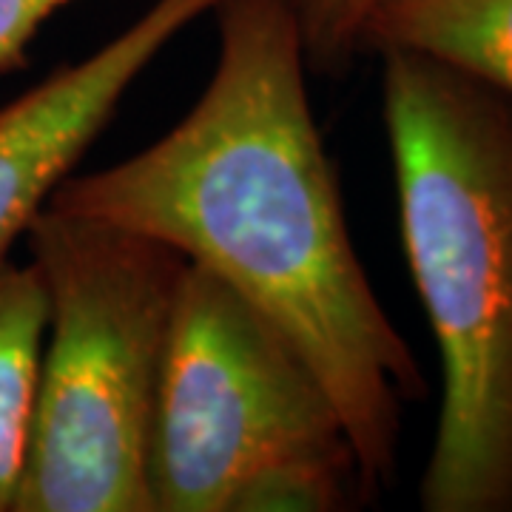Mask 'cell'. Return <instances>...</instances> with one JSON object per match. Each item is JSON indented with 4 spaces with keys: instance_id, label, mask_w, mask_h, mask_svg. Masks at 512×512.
Listing matches in <instances>:
<instances>
[{
    "instance_id": "cell-4",
    "label": "cell",
    "mask_w": 512,
    "mask_h": 512,
    "mask_svg": "<svg viewBox=\"0 0 512 512\" xmlns=\"http://www.w3.org/2000/svg\"><path fill=\"white\" fill-rule=\"evenodd\" d=\"M350 453L311 365L234 288L185 268L151 444L154 512H228L262 467Z\"/></svg>"
},
{
    "instance_id": "cell-1",
    "label": "cell",
    "mask_w": 512,
    "mask_h": 512,
    "mask_svg": "<svg viewBox=\"0 0 512 512\" xmlns=\"http://www.w3.org/2000/svg\"><path fill=\"white\" fill-rule=\"evenodd\" d=\"M214 18L217 63L183 120L49 202L160 239L251 302L325 387L370 501L427 379L350 239L291 0H220Z\"/></svg>"
},
{
    "instance_id": "cell-6",
    "label": "cell",
    "mask_w": 512,
    "mask_h": 512,
    "mask_svg": "<svg viewBox=\"0 0 512 512\" xmlns=\"http://www.w3.org/2000/svg\"><path fill=\"white\" fill-rule=\"evenodd\" d=\"M419 52L512 97V0H379L359 55Z\"/></svg>"
},
{
    "instance_id": "cell-8",
    "label": "cell",
    "mask_w": 512,
    "mask_h": 512,
    "mask_svg": "<svg viewBox=\"0 0 512 512\" xmlns=\"http://www.w3.org/2000/svg\"><path fill=\"white\" fill-rule=\"evenodd\" d=\"M367 501L350 453L293 456L262 467L239 487L228 512H342Z\"/></svg>"
},
{
    "instance_id": "cell-9",
    "label": "cell",
    "mask_w": 512,
    "mask_h": 512,
    "mask_svg": "<svg viewBox=\"0 0 512 512\" xmlns=\"http://www.w3.org/2000/svg\"><path fill=\"white\" fill-rule=\"evenodd\" d=\"M313 74L348 72L359 37L379 0H291Z\"/></svg>"
},
{
    "instance_id": "cell-10",
    "label": "cell",
    "mask_w": 512,
    "mask_h": 512,
    "mask_svg": "<svg viewBox=\"0 0 512 512\" xmlns=\"http://www.w3.org/2000/svg\"><path fill=\"white\" fill-rule=\"evenodd\" d=\"M72 3L77 0H0V74L20 72L37 32Z\"/></svg>"
},
{
    "instance_id": "cell-7",
    "label": "cell",
    "mask_w": 512,
    "mask_h": 512,
    "mask_svg": "<svg viewBox=\"0 0 512 512\" xmlns=\"http://www.w3.org/2000/svg\"><path fill=\"white\" fill-rule=\"evenodd\" d=\"M46 339V291L32 262L0 256V512L15 510Z\"/></svg>"
},
{
    "instance_id": "cell-2",
    "label": "cell",
    "mask_w": 512,
    "mask_h": 512,
    "mask_svg": "<svg viewBox=\"0 0 512 512\" xmlns=\"http://www.w3.org/2000/svg\"><path fill=\"white\" fill-rule=\"evenodd\" d=\"M382 60L404 256L441 362L424 512H512V97L419 52Z\"/></svg>"
},
{
    "instance_id": "cell-3",
    "label": "cell",
    "mask_w": 512,
    "mask_h": 512,
    "mask_svg": "<svg viewBox=\"0 0 512 512\" xmlns=\"http://www.w3.org/2000/svg\"><path fill=\"white\" fill-rule=\"evenodd\" d=\"M23 237L46 339L12 512H154V421L188 259L52 202Z\"/></svg>"
},
{
    "instance_id": "cell-5",
    "label": "cell",
    "mask_w": 512,
    "mask_h": 512,
    "mask_svg": "<svg viewBox=\"0 0 512 512\" xmlns=\"http://www.w3.org/2000/svg\"><path fill=\"white\" fill-rule=\"evenodd\" d=\"M220 0H154L92 55L0 106V256L109 126L134 80Z\"/></svg>"
}]
</instances>
